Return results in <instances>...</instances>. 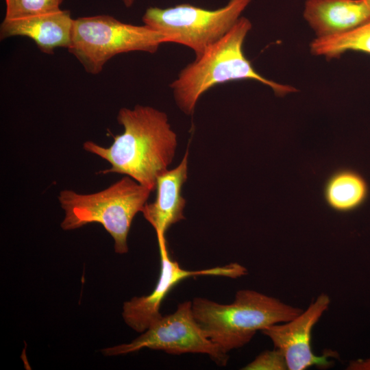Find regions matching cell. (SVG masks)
<instances>
[{"label":"cell","instance_id":"obj_16","mask_svg":"<svg viewBox=\"0 0 370 370\" xmlns=\"http://www.w3.org/2000/svg\"><path fill=\"white\" fill-rule=\"evenodd\" d=\"M241 369L243 370H288L286 359L276 348L264 350Z\"/></svg>","mask_w":370,"mask_h":370},{"label":"cell","instance_id":"obj_15","mask_svg":"<svg viewBox=\"0 0 370 370\" xmlns=\"http://www.w3.org/2000/svg\"><path fill=\"white\" fill-rule=\"evenodd\" d=\"M5 18H26L61 10L63 0H5Z\"/></svg>","mask_w":370,"mask_h":370},{"label":"cell","instance_id":"obj_13","mask_svg":"<svg viewBox=\"0 0 370 370\" xmlns=\"http://www.w3.org/2000/svg\"><path fill=\"white\" fill-rule=\"evenodd\" d=\"M368 184L358 172L341 169L332 173L325 183L323 197L329 208L338 212H349L367 199Z\"/></svg>","mask_w":370,"mask_h":370},{"label":"cell","instance_id":"obj_18","mask_svg":"<svg viewBox=\"0 0 370 370\" xmlns=\"http://www.w3.org/2000/svg\"><path fill=\"white\" fill-rule=\"evenodd\" d=\"M126 8H130L135 3L136 0H121Z\"/></svg>","mask_w":370,"mask_h":370},{"label":"cell","instance_id":"obj_17","mask_svg":"<svg viewBox=\"0 0 370 370\" xmlns=\"http://www.w3.org/2000/svg\"><path fill=\"white\" fill-rule=\"evenodd\" d=\"M348 370H370V358L365 360L350 361L347 366Z\"/></svg>","mask_w":370,"mask_h":370},{"label":"cell","instance_id":"obj_4","mask_svg":"<svg viewBox=\"0 0 370 370\" xmlns=\"http://www.w3.org/2000/svg\"><path fill=\"white\" fill-rule=\"evenodd\" d=\"M151 192L127 175L91 194L63 190L58 197L65 213L61 227L72 230L91 223H100L114 239L115 252L125 254L132 220L142 212Z\"/></svg>","mask_w":370,"mask_h":370},{"label":"cell","instance_id":"obj_9","mask_svg":"<svg viewBox=\"0 0 370 370\" xmlns=\"http://www.w3.org/2000/svg\"><path fill=\"white\" fill-rule=\"evenodd\" d=\"M331 300L324 293L319 295L306 310L292 319L270 325L261 332L267 336L276 348L283 354L288 370H304L316 366L329 368L335 352L327 351L316 355L312 347V332L314 325L328 309Z\"/></svg>","mask_w":370,"mask_h":370},{"label":"cell","instance_id":"obj_5","mask_svg":"<svg viewBox=\"0 0 370 370\" xmlns=\"http://www.w3.org/2000/svg\"><path fill=\"white\" fill-rule=\"evenodd\" d=\"M164 42V35L145 24H128L109 15H97L74 19L67 49L87 73L97 75L116 55L132 51L154 53Z\"/></svg>","mask_w":370,"mask_h":370},{"label":"cell","instance_id":"obj_3","mask_svg":"<svg viewBox=\"0 0 370 370\" xmlns=\"http://www.w3.org/2000/svg\"><path fill=\"white\" fill-rule=\"evenodd\" d=\"M192 308L206 336L226 354L249 343L258 331L288 321L304 310L251 289L238 291L228 304L195 297Z\"/></svg>","mask_w":370,"mask_h":370},{"label":"cell","instance_id":"obj_10","mask_svg":"<svg viewBox=\"0 0 370 370\" xmlns=\"http://www.w3.org/2000/svg\"><path fill=\"white\" fill-rule=\"evenodd\" d=\"M74 19L68 10L21 18H5L0 26L1 39L24 36L32 39L43 53L51 54L59 47L68 48Z\"/></svg>","mask_w":370,"mask_h":370},{"label":"cell","instance_id":"obj_8","mask_svg":"<svg viewBox=\"0 0 370 370\" xmlns=\"http://www.w3.org/2000/svg\"><path fill=\"white\" fill-rule=\"evenodd\" d=\"M160 256V276L151 293L145 296L134 297L124 302L122 316L125 323L137 332L142 333L162 314L160 305L164 297L180 281L197 276L212 275L238 278L247 275L242 264L232 262L223 266L201 270H187L172 260L166 247L165 236H157Z\"/></svg>","mask_w":370,"mask_h":370},{"label":"cell","instance_id":"obj_7","mask_svg":"<svg viewBox=\"0 0 370 370\" xmlns=\"http://www.w3.org/2000/svg\"><path fill=\"white\" fill-rule=\"evenodd\" d=\"M145 347L175 355L207 354L219 366H225L229 358L206 336L197 322L192 301H183L174 312L161 315L130 343L105 348L101 352L106 356H114Z\"/></svg>","mask_w":370,"mask_h":370},{"label":"cell","instance_id":"obj_14","mask_svg":"<svg viewBox=\"0 0 370 370\" xmlns=\"http://www.w3.org/2000/svg\"><path fill=\"white\" fill-rule=\"evenodd\" d=\"M310 47L312 54L327 58H337L349 50L370 53V19L346 32L316 38Z\"/></svg>","mask_w":370,"mask_h":370},{"label":"cell","instance_id":"obj_1","mask_svg":"<svg viewBox=\"0 0 370 370\" xmlns=\"http://www.w3.org/2000/svg\"><path fill=\"white\" fill-rule=\"evenodd\" d=\"M116 119L123 132L113 136L110 146L88 140L84 149L110 164L101 173L125 175L153 191L158 177L171 164L177 147V136L167 115L153 107L137 105L121 108Z\"/></svg>","mask_w":370,"mask_h":370},{"label":"cell","instance_id":"obj_11","mask_svg":"<svg viewBox=\"0 0 370 370\" xmlns=\"http://www.w3.org/2000/svg\"><path fill=\"white\" fill-rule=\"evenodd\" d=\"M188 156L186 150L178 166L158 177L156 199L153 203H147L142 211L145 219L154 228L156 236H165L172 225L185 219L183 212L186 200L181 192L187 180Z\"/></svg>","mask_w":370,"mask_h":370},{"label":"cell","instance_id":"obj_6","mask_svg":"<svg viewBox=\"0 0 370 370\" xmlns=\"http://www.w3.org/2000/svg\"><path fill=\"white\" fill-rule=\"evenodd\" d=\"M251 1L230 0L216 10L190 3L150 7L142 20L145 25L164 35L167 42L185 45L197 57L234 27Z\"/></svg>","mask_w":370,"mask_h":370},{"label":"cell","instance_id":"obj_12","mask_svg":"<svg viewBox=\"0 0 370 370\" xmlns=\"http://www.w3.org/2000/svg\"><path fill=\"white\" fill-rule=\"evenodd\" d=\"M304 17L317 38L349 31L370 19L366 0H307Z\"/></svg>","mask_w":370,"mask_h":370},{"label":"cell","instance_id":"obj_2","mask_svg":"<svg viewBox=\"0 0 370 370\" xmlns=\"http://www.w3.org/2000/svg\"><path fill=\"white\" fill-rule=\"evenodd\" d=\"M251 27V21L241 16L222 38L180 71L170 87L178 108L184 114H193L205 92L227 82L255 80L271 88L279 97L297 91L291 86L278 84L256 71L243 49Z\"/></svg>","mask_w":370,"mask_h":370},{"label":"cell","instance_id":"obj_19","mask_svg":"<svg viewBox=\"0 0 370 370\" xmlns=\"http://www.w3.org/2000/svg\"><path fill=\"white\" fill-rule=\"evenodd\" d=\"M366 1H367L368 4H369V6H370V0H366Z\"/></svg>","mask_w":370,"mask_h":370}]
</instances>
